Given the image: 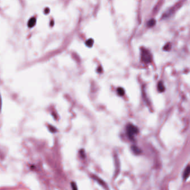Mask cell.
I'll return each mask as SVG.
<instances>
[{
	"label": "cell",
	"instance_id": "1",
	"mask_svg": "<svg viewBox=\"0 0 190 190\" xmlns=\"http://www.w3.org/2000/svg\"><path fill=\"white\" fill-rule=\"evenodd\" d=\"M152 56L150 52L146 49H142L141 50V60L144 63H150L152 62Z\"/></svg>",
	"mask_w": 190,
	"mask_h": 190
},
{
	"label": "cell",
	"instance_id": "12",
	"mask_svg": "<svg viewBox=\"0 0 190 190\" xmlns=\"http://www.w3.org/2000/svg\"><path fill=\"white\" fill-rule=\"evenodd\" d=\"M80 156H81L82 158H85V151L83 150H80Z\"/></svg>",
	"mask_w": 190,
	"mask_h": 190
},
{
	"label": "cell",
	"instance_id": "13",
	"mask_svg": "<svg viewBox=\"0 0 190 190\" xmlns=\"http://www.w3.org/2000/svg\"><path fill=\"white\" fill-rule=\"evenodd\" d=\"M94 177V178H95V180H97V181H98V182H99V183L100 184H101V185H103V186L105 185V183L103 182V181H102V180L99 179V178H98V177Z\"/></svg>",
	"mask_w": 190,
	"mask_h": 190
},
{
	"label": "cell",
	"instance_id": "6",
	"mask_svg": "<svg viewBox=\"0 0 190 190\" xmlns=\"http://www.w3.org/2000/svg\"><path fill=\"white\" fill-rule=\"evenodd\" d=\"M156 24V20L154 19H151L147 23V26L148 27H152Z\"/></svg>",
	"mask_w": 190,
	"mask_h": 190
},
{
	"label": "cell",
	"instance_id": "8",
	"mask_svg": "<svg viewBox=\"0 0 190 190\" xmlns=\"http://www.w3.org/2000/svg\"><path fill=\"white\" fill-rule=\"evenodd\" d=\"M117 93H118V95H120V96H122V95L124 94V90L123 88L119 87L117 89Z\"/></svg>",
	"mask_w": 190,
	"mask_h": 190
},
{
	"label": "cell",
	"instance_id": "3",
	"mask_svg": "<svg viewBox=\"0 0 190 190\" xmlns=\"http://www.w3.org/2000/svg\"><path fill=\"white\" fill-rule=\"evenodd\" d=\"M190 174V166L187 167L186 169L184 171L183 174V177L184 179H186L187 178L189 177V176Z\"/></svg>",
	"mask_w": 190,
	"mask_h": 190
},
{
	"label": "cell",
	"instance_id": "11",
	"mask_svg": "<svg viewBox=\"0 0 190 190\" xmlns=\"http://www.w3.org/2000/svg\"><path fill=\"white\" fill-rule=\"evenodd\" d=\"M49 129H50V131H51V132L52 133H55L56 131V129L54 127H53V126H49Z\"/></svg>",
	"mask_w": 190,
	"mask_h": 190
},
{
	"label": "cell",
	"instance_id": "2",
	"mask_svg": "<svg viewBox=\"0 0 190 190\" xmlns=\"http://www.w3.org/2000/svg\"><path fill=\"white\" fill-rule=\"evenodd\" d=\"M138 133V129L133 124H128L127 126V133L130 139H133L135 135Z\"/></svg>",
	"mask_w": 190,
	"mask_h": 190
},
{
	"label": "cell",
	"instance_id": "14",
	"mask_svg": "<svg viewBox=\"0 0 190 190\" xmlns=\"http://www.w3.org/2000/svg\"><path fill=\"white\" fill-rule=\"evenodd\" d=\"M92 41H93V40H92V39H91V40H88L87 42H89V43H87V45L88 46H92V45H93V42H92Z\"/></svg>",
	"mask_w": 190,
	"mask_h": 190
},
{
	"label": "cell",
	"instance_id": "5",
	"mask_svg": "<svg viewBox=\"0 0 190 190\" xmlns=\"http://www.w3.org/2000/svg\"><path fill=\"white\" fill-rule=\"evenodd\" d=\"M35 23H36V19L35 18H31L30 20V21H29L28 26L30 27H33L35 25Z\"/></svg>",
	"mask_w": 190,
	"mask_h": 190
},
{
	"label": "cell",
	"instance_id": "7",
	"mask_svg": "<svg viewBox=\"0 0 190 190\" xmlns=\"http://www.w3.org/2000/svg\"><path fill=\"white\" fill-rule=\"evenodd\" d=\"M132 150H133V152L135 153H136V154H138L141 152V150L140 149H139L136 146H132Z\"/></svg>",
	"mask_w": 190,
	"mask_h": 190
},
{
	"label": "cell",
	"instance_id": "4",
	"mask_svg": "<svg viewBox=\"0 0 190 190\" xmlns=\"http://www.w3.org/2000/svg\"><path fill=\"white\" fill-rule=\"evenodd\" d=\"M158 89L159 92H163L165 90V87L162 81H159L158 84Z\"/></svg>",
	"mask_w": 190,
	"mask_h": 190
},
{
	"label": "cell",
	"instance_id": "9",
	"mask_svg": "<svg viewBox=\"0 0 190 190\" xmlns=\"http://www.w3.org/2000/svg\"><path fill=\"white\" fill-rule=\"evenodd\" d=\"M171 49V43H168L166 45L164 46L163 48V50H166V51H169Z\"/></svg>",
	"mask_w": 190,
	"mask_h": 190
},
{
	"label": "cell",
	"instance_id": "10",
	"mask_svg": "<svg viewBox=\"0 0 190 190\" xmlns=\"http://www.w3.org/2000/svg\"><path fill=\"white\" fill-rule=\"evenodd\" d=\"M71 186L72 190H78V187H77V184L75 183V182H71Z\"/></svg>",
	"mask_w": 190,
	"mask_h": 190
}]
</instances>
